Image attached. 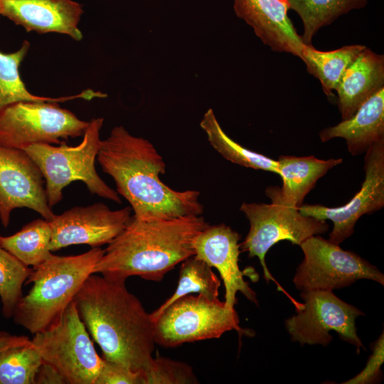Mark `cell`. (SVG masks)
I'll list each match as a JSON object with an SVG mask.
<instances>
[{
    "label": "cell",
    "instance_id": "1",
    "mask_svg": "<svg viewBox=\"0 0 384 384\" xmlns=\"http://www.w3.org/2000/svg\"><path fill=\"white\" fill-rule=\"evenodd\" d=\"M97 161L111 176L117 192L130 204L139 220L201 215L200 192L177 191L160 178L165 173L163 157L147 139L131 134L123 126L114 127L102 140Z\"/></svg>",
    "mask_w": 384,
    "mask_h": 384
},
{
    "label": "cell",
    "instance_id": "2",
    "mask_svg": "<svg viewBox=\"0 0 384 384\" xmlns=\"http://www.w3.org/2000/svg\"><path fill=\"white\" fill-rule=\"evenodd\" d=\"M103 358L145 370L155 348L154 321L124 281L90 274L73 300Z\"/></svg>",
    "mask_w": 384,
    "mask_h": 384
},
{
    "label": "cell",
    "instance_id": "3",
    "mask_svg": "<svg viewBox=\"0 0 384 384\" xmlns=\"http://www.w3.org/2000/svg\"><path fill=\"white\" fill-rule=\"evenodd\" d=\"M209 224L201 215L139 220L133 216L108 244L93 274L112 280L131 276L159 282L178 263L194 255L196 238Z\"/></svg>",
    "mask_w": 384,
    "mask_h": 384
},
{
    "label": "cell",
    "instance_id": "4",
    "mask_svg": "<svg viewBox=\"0 0 384 384\" xmlns=\"http://www.w3.org/2000/svg\"><path fill=\"white\" fill-rule=\"evenodd\" d=\"M100 247L77 255H51L32 268L26 284L33 286L15 306L14 322L35 334L56 321L73 300L104 254Z\"/></svg>",
    "mask_w": 384,
    "mask_h": 384
},
{
    "label": "cell",
    "instance_id": "5",
    "mask_svg": "<svg viewBox=\"0 0 384 384\" xmlns=\"http://www.w3.org/2000/svg\"><path fill=\"white\" fill-rule=\"evenodd\" d=\"M103 122L102 117L89 122L82 142L76 146L34 144L23 149L41 172L51 208L62 200L63 188L78 181L85 184L90 193L121 203L118 193L100 178L95 168Z\"/></svg>",
    "mask_w": 384,
    "mask_h": 384
},
{
    "label": "cell",
    "instance_id": "6",
    "mask_svg": "<svg viewBox=\"0 0 384 384\" xmlns=\"http://www.w3.org/2000/svg\"><path fill=\"white\" fill-rule=\"evenodd\" d=\"M31 342L67 384H95L103 358L97 353L73 301L56 321L33 334Z\"/></svg>",
    "mask_w": 384,
    "mask_h": 384
},
{
    "label": "cell",
    "instance_id": "7",
    "mask_svg": "<svg viewBox=\"0 0 384 384\" xmlns=\"http://www.w3.org/2000/svg\"><path fill=\"white\" fill-rule=\"evenodd\" d=\"M238 313L224 302L203 295L187 294L162 311L154 321V340L164 347L220 338L235 330L245 334L239 325Z\"/></svg>",
    "mask_w": 384,
    "mask_h": 384
},
{
    "label": "cell",
    "instance_id": "8",
    "mask_svg": "<svg viewBox=\"0 0 384 384\" xmlns=\"http://www.w3.org/2000/svg\"><path fill=\"white\" fill-rule=\"evenodd\" d=\"M88 125L58 102L19 101L0 110V145L23 149L34 144H61L83 135Z\"/></svg>",
    "mask_w": 384,
    "mask_h": 384
},
{
    "label": "cell",
    "instance_id": "9",
    "mask_svg": "<svg viewBox=\"0 0 384 384\" xmlns=\"http://www.w3.org/2000/svg\"><path fill=\"white\" fill-rule=\"evenodd\" d=\"M271 203H242L240 207L250 223V230L240 250L250 257H257L263 270L265 279L275 282L265 262L269 250L281 240H289L299 245L312 235L326 233L329 225L326 220L306 216L299 208L277 201Z\"/></svg>",
    "mask_w": 384,
    "mask_h": 384
},
{
    "label": "cell",
    "instance_id": "10",
    "mask_svg": "<svg viewBox=\"0 0 384 384\" xmlns=\"http://www.w3.org/2000/svg\"><path fill=\"white\" fill-rule=\"evenodd\" d=\"M299 246L304 257L293 282L302 292L332 291L361 279L384 284V275L375 266L319 235L308 238Z\"/></svg>",
    "mask_w": 384,
    "mask_h": 384
},
{
    "label": "cell",
    "instance_id": "11",
    "mask_svg": "<svg viewBox=\"0 0 384 384\" xmlns=\"http://www.w3.org/2000/svg\"><path fill=\"white\" fill-rule=\"evenodd\" d=\"M303 304L296 303L297 314L285 321L293 341L301 345L327 346L331 331L357 348H364L356 333V319L363 313L338 298L332 291L302 292Z\"/></svg>",
    "mask_w": 384,
    "mask_h": 384
},
{
    "label": "cell",
    "instance_id": "12",
    "mask_svg": "<svg viewBox=\"0 0 384 384\" xmlns=\"http://www.w3.org/2000/svg\"><path fill=\"white\" fill-rule=\"evenodd\" d=\"M364 170L365 178L361 189L346 204L338 207L302 204L299 208L306 216L333 222L329 239L333 243L339 245L350 237L363 215L378 210L384 206V139L366 150Z\"/></svg>",
    "mask_w": 384,
    "mask_h": 384
},
{
    "label": "cell",
    "instance_id": "13",
    "mask_svg": "<svg viewBox=\"0 0 384 384\" xmlns=\"http://www.w3.org/2000/svg\"><path fill=\"white\" fill-rule=\"evenodd\" d=\"M27 208L50 221L55 214L49 206L45 181L38 167L23 150L0 145V219L4 228L11 212Z\"/></svg>",
    "mask_w": 384,
    "mask_h": 384
},
{
    "label": "cell",
    "instance_id": "14",
    "mask_svg": "<svg viewBox=\"0 0 384 384\" xmlns=\"http://www.w3.org/2000/svg\"><path fill=\"white\" fill-rule=\"evenodd\" d=\"M132 208L111 210L102 203L76 206L49 221L52 230L50 251L73 245L92 247L111 242L132 218Z\"/></svg>",
    "mask_w": 384,
    "mask_h": 384
},
{
    "label": "cell",
    "instance_id": "15",
    "mask_svg": "<svg viewBox=\"0 0 384 384\" xmlns=\"http://www.w3.org/2000/svg\"><path fill=\"white\" fill-rule=\"evenodd\" d=\"M240 239V235L225 224L209 225L193 242L194 256L218 270L225 286L224 302L228 308H234L237 303L238 292L258 303L255 292L244 279L239 267Z\"/></svg>",
    "mask_w": 384,
    "mask_h": 384
},
{
    "label": "cell",
    "instance_id": "16",
    "mask_svg": "<svg viewBox=\"0 0 384 384\" xmlns=\"http://www.w3.org/2000/svg\"><path fill=\"white\" fill-rule=\"evenodd\" d=\"M82 5L73 0H3L1 15L27 32L58 33L82 39L78 23Z\"/></svg>",
    "mask_w": 384,
    "mask_h": 384
},
{
    "label": "cell",
    "instance_id": "17",
    "mask_svg": "<svg viewBox=\"0 0 384 384\" xmlns=\"http://www.w3.org/2000/svg\"><path fill=\"white\" fill-rule=\"evenodd\" d=\"M233 8L264 44L302 59L306 45L288 16L287 0H233Z\"/></svg>",
    "mask_w": 384,
    "mask_h": 384
},
{
    "label": "cell",
    "instance_id": "18",
    "mask_svg": "<svg viewBox=\"0 0 384 384\" xmlns=\"http://www.w3.org/2000/svg\"><path fill=\"white\" fill-rule=\"evenodd\" d=\"M384 87V55L366 46L350 64L336 90L342 120L352 117L361 105Z\"/></svg>",
    "mask_w": 384,
    "mask_h": 384
},
{
    "label": "cell",
    "instance_id": "19",
    "mask_svg": "<svg viewBox=\"0 0 384 384\" xmlns=\"http://www.w3.org/2000/svg\"><path fill=\"white\" fill-rule=\"evenodd\" d=\"M277 161L282 186H269L265 193L270 200L299 208L316 181L329 170L341 164L343 159L324 160L314 156H280Z\"/></svg>",
    "mask_w": 384,
    "mask_h": 384
},
{
    "label": "cell",
    "instance_id": "20",
    "mask_svg": "<svg viewBox=\"0 0 384 384\" xmlns=\"http://www.w3.org/2000/svg\"><path fill=\"white\" fill-rule=\"evenodd\" d=\"M323 142L334 138L346 140L353 156L366 152L374 143L384 139V87L370 96L354 114L335 126L319 132Z\"/></svg>",
    "mask_w": 384,
    "mask_h": 384
},
{
    "label": "cell",
    "instance_id": "21",
    "mask_svg": "<svg viewBox=\"0 0 384 384\" xmlns=\"http://www.w3.org/2000/svg\"><path fill=\"white\" fill-rule=\"evenodd\" d=\"M30 47L28 41H24L21 48L15 52L4 53L0 51V110L19 101H37L63 102L77 98L91 100L94 98H104L105 94L91 89L68 97H46L31 94L21 80L19 67L26 55Z\"/></svg>",
    "mask_w": 384,
    "mask_h": 384
},
{
    "label": "cell",
    "instance_id": "22",
    "mask_svg": "<svg viewBox=\"0 0 384 384\" xmlns=\"http://www.w3.org/2000/svg\"><path fill=\"white\" fill-rule=\"evenodd\" d=\"M365 47L355 44L334 50L321 51L312 45H306L301 60L305 63L307 72L320 81L324 93L331 97L347 68Z\"/></svg>",
    "mask_w": 384,
    "mask_h": 384
},
{
    "label": "cell",
    "instance_id": "23",
    "mask_svg": "<svg viewBox=\"0 0 384 384\" xmlns=\"http://www.w3.org/2000/svg\"><path fill=\"white\" fill-rule=\"evenodd\" d=\"M200 126L211 146L226 160L244 167L279 174L277 160L247 149L228 137L212 109L204 114Z\"/></svg>",
    "mask_w": 384,
    "mask_h": 384
},
{
    "label": "cell",
    "instance_id": "24",
    "mask_svg": "<svg viewBox=\"0 0 384 384\" xmlns=\"http://www.w3.org/2000/svg\"><path fill=\"white\" fill-rule=\"evenodd\" d=\"M51 236L50 222L44 218L36 219L14 235L0 236V244L23 265L33 268L52 255Z\"/></svg>",
    "mask_w": 384,
    "mask_h": 384
},
{
    "label": "cell",
    "instance_id": "25",
    "mask_svg": "<svg viewBox=\"0 0 384 384\" xmlns=\"http://www.w3.org/2000/svg\"><path fill=\"white\" fill-rule=\"evenodd\" d=\"M289 9L299 16L304 33L303 43L311 46L314 35L322 27L331 24L339 16L366 6L368 0H287Z\"/></svg>",
    "mask_w": 384,
    "mask_h": 384
},
{
    "label": "cell",
    "instance_id": "26",
    "mask_svg": "<svg viewBox=\"0 0 384 384\" xmlns=\"http://www.w3.org/2000/svg\"><path fill=\"white\" fill-rule=\"evenodd\" d=\"M220 281L203 260L193 255L181 262L178 285L174 293L159 308L151 313L153 321L176 299L187 294L197 293L208 299H216Z\"/></svg>",
    "mask_w": 384,
    "mask_h": 384
},
{
    "label": "cell",
    "instance_id": "27",
    "mask_svg": "<svg viewBox=\"0 0 384 384\" xmlns=\"http://www.w3.org/2000/svg\"><path fill=\"white\" fill-rule=\"evenodd\" d=\"M42 362L31 342L0 351V384H35Z\"/></svg>",
    "mask_w": 384,
    "mask_h": 384
},
{
    "label": "cell",
    "instance_id": "28",
    "mask_svg": "<svg viewBox=\"0 0 384 384\" xmlns=\"http://www.w3.org/2000/svg\"><path fill=\"white\" fill-rule=\"evenodd\" d=\"M32 269L23 265L0 244V299L6 319H10L22 297V287Z\"/></svg>",
    "mask_w": 384,
    "mask_h": 384
},
{
    "label": "cell",
    "instance_id": "29",
    "mask_svg": "<svg viewBox=\"0 0 384 384\" xmlns=\"http://www.w3.org/2000/svg\"><path fill=\"white\" fill-rule=\"evenodd\" d=\"M141 384L198 383L192 368L187 363L164 357L153 358L140 374Z\"/></svg>",
    "mask_w": 384,
    "mask_h": 384
},
{
    "label": "cell",
    "instance_id": "30",
    "mask_svg": "<svg viewBox=\"0 0 384 384\" xmlns=\"http://www.w3.org/2000/svg\"><path fill=\"white\" fill-rule=\"evenodd\" d=\"M141 372L103 358L95 384H141Z\"/></svg>",
    "mask_w": 384,
    "mask_h": 384
},
{
    "label": "cell",
    "instance_id": "31",
    "mask_svg": "<svg viewBox=\"0 0 384 384\" xmlns=\"http://www.w3.org/2000/svg\"><path fill=\"white\" fill-rule=\"evenodd\" d=\"M383 334L373 347V353L363 370L351 380L343 383L366 384L375 381L380 375V366L383 363Z\"/></svg>",
    "mask_w": 384,
    "mask_h": 384
},
{
    "label": "cell",
    "instance_id": "32",
    "mask_svg": "<svg viewBox=\"0 0 384 384\" xmlns=\"http://www.w3.org/2000/svg\"><path fill=\"white\" fill-rule=\"evenodd\" d=\"M35 384H67V382L56 368L43 361L36 373Z\"/></svg>",
    "mask_w": 384,
    "mask_h": 384
},
{
    "label": "cell",
    "instance_id": "33",
    "mask_svg": "<svg viewBox=\"0 0 384 384\" xmlns=\"http://www.w3.org/2000/svg\"><path fill=\"white\" fill-rule=\"evenodd\" d=\"M30 342L31 339L26 336L12 335L6 331H0V351L9 347Z\"/></svg>",
    "mask_w": 384,
    "mask_h": 384
},
{
    "label": "cell",
    "instance_id": "34",
    "mask_svg": "<svg viewBox=\"0 0 384 384\" xmlns=\"http://www.w3.org/2000/svg\"><path fill=\"white\" fill-rule=\"evenodd\" d=\"M2 1L3 0H0V15H1V5H2Z\"/></svg>",
    "mask_w": 384,
    "mask_h": 384
}]
</instances>
